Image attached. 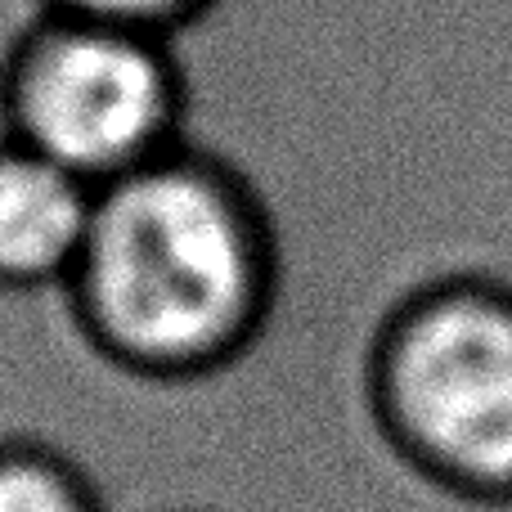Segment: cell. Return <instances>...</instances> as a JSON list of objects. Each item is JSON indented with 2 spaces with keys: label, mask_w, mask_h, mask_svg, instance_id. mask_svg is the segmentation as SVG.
Listing matches in <instances>:
<instances>
[{
  "label": "cell",
  "mask_w": 512,
  "mask_h": 512,
  "mask_svg": "<svg viewBox=\"0 0 512 512\" xmlns=\"http://www.w3.org/2000/svg\"><path fill=\"white\" fill-rule=\"evenodd\" d=\"M221 0H45L50 14H72V18H95V23L113 27H135V32L171 36L189 32L203 23Z\"/></svg>",
  "instance_id": "8992f818"
},
{
  "label": "cell",
  "mask_w": 512,
  "mask_h": 512,
  "mask_svg": "<svg viewBox=\"0 0 512 512\" xmlns=\"http://www.w3.org/2000/svg\"><path fill=\"white\" fill-rule=\"evenodd\" d=\"M99 189L36 149L0 135V288L72 283Z\"/></svg>",
  "instance_id": "277c9868"
},
{
  "label": "cell",
  "mask_w": 512,
  "mask_h": 512,
  "mask_svg": "<svg viewBox=\"0 0 512 512\" xmlns=\"http://www.w3.org/2000/svg\"><path fill=\"white\" fill-rule=\"evenodd\" d=\"M5 135L104 189L180 149L189 68L171 36L45 14L0 86Z\"/></svg>",
  "instance_id": "3957f363"
},
{
  "label": "cell",
  "mask_w": 512,
  "mask_h": 512,
  "mask_svg": "<svg viewBox=\"0 0 512 512\" xmlns=\"http://www.w3.org/2000/svg\"><path fill=\"white\" fill-rule=\"evenodd\" d=\"M274 283V234L252 185L185 140L99 189L68 288L104 355L149 378H198L248 351Z\"/></svg>",
  "instance_id": "6da1fadb"
},
{
  "label": "cell",
  "mask_w": 512,
  "mask_h": 512,
  "mask_svg": "<svg viewBox=\"0 0 512 512\" xmlns=\"http://www.w3.org/2000/svg\"><path fill=\"white\" fill-rule=\"evenodd\" d=\"M369 396L409 468L459 499L512 504V288L414 292L378 333Z\"/></svg>",
  "instance_id": "7a4b0ae2"
},
{
  "label": "cell",
  "mask_w": 512,
  "mask_h": 512,
  "mask_svg": "<svg viewBox=\"0 0 512 512\" xmlns=\"http://www.w3.org/2000/svg\"><path fill=\"white\" fill-rule=\"evenodd\" d=\"M0 512H99V504L59 454L0 445Z\"/></svg>",
  "instance_id": "5b68a950"
}]
</instances>
